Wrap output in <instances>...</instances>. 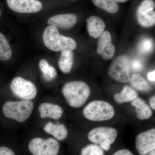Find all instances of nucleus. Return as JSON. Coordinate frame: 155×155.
<instances>
[{
  "label": "nucleus",
  "instance_id": "nucleus-1",
  "mask_svg": "<svg viewBox=\"0 0 155 155\" xmlns=\"http://www.w3.org/2000/svg\"><path fill=\"white\" fill-rule=\"evenodd\" d=\"M62 92L70 107L80 108L86 102L91 94V90L85 82L72 81L66 83Z\"/></svg>",
  "mask_w": 155,
  "mask_h": 155
},
{
  "label": "nucleus",
  "instance_id": "nucleus-2",
  "mask_svg": "<svg viewBox=\"0 0 155 155\" xmlns=\"http://www.w3.org/2000/svg\"><path fill=\"white\" fill-rule=\"evenodd\" d=\"M43 39L45 46L54 51L75 49L77 43L73 39L59 33L58 28L52 25L45 29Z\"/></svg>",
  "mask_w": 155,
  "mask_h": 155
},
{
  "label": "nucleus",
  "instance_id": "nucleus-3",
  "mask_svg": "<svg viewBox=\"0 0 155 155\" xmlns=\"http://www.w3.org/2000/svg\"><path fill=\"white\" fill-rule=\"evenodd\" d=\"M84 116L94 122H101L110 120L114 117L115 111L110 103L96 100L89 103L84 109Z\"/></svg>",
  "mask_w": 155,
  "mask_h": 155
},
{
  "label": "nucleus",
  "instance_id": "nucleus-4",
  "mask_svg": "<svg viewBox=\"0 0 155 155\" xmlns=\"http://www.w3.org/2000/svg\"><path fill=\"white\" fill-rule=\"evenodd\" d=\"M34 104L30 100L18 101H7L3 107L4 115L8 119H13L17 122H25L31 115Z\"/></svg>",
  "mask_w": 155,
  "mask_h": 155
},
{
  "label": "nucleus",
  "instance_id": "nucleus-5",
  "mask_svg": "<svg viewBox=\"0 0 155 155\" xmlns=\"http://www.w3.org/2000/svg\"><path fill=\"white\" fill-rule=\"evenodd\" d=\"M118 136L115 128L110 127H99L92 129L88 134V139L99 145L103 150H109Z\"/></svg>",
  "mask_w": 155,
  "mask_h": 155
},
{
  "label": "nucleus",
  "instance_id": "nucleus-6",
  "mask_svg": "<svg viewBox=\"0 0 155 155\" xmlns=\"http://www.w3.org/2000/svg\"><path fill=\"white\" fill-rule=\"evenodd\" d=\"M28 148L33 155H58L60 145L54 139L36 137L31 140Z\"/></svg>",
  "mask_w": 155,
  "mask_h": 155
},
{
  "label": "nucleus",
  "instance_id": "nucleus-7",
  "mask_svg": "<svg viewBox=\"0 0 155 155\" xmlns=\"http://www.w3.org/2000/svg\"><path fill=\"white\" fill-rule=\"evenodd\" d=\"M126 56H120L113 61L109 69L111 78L120 83H127L130 79V66Z\"/></svg>",
  "mask_w": 155,
  "mask_h": 155
},
{
  "label": "nucleus",
  "instance_id": "nucleus-8",
  "mask_svg": "<svg viewBox=\"0 0 155 155\" xmlns=\"http://www.w3.org/2000/svg\"><path fill=\"white\" fill-rule=\"evenodd\" d=\"M11 91L15 96L23 100H31L36 96L37 90L31 81L23 78H15L11 81Z\"/></svg>",
  "mask_w": 155,
  "mask_h": 155
},
{
  "label": "nucleus",
  "instance_id": "nucleus-9",
  "mask_svg": "<svg viewBox=\"0 0 155 155\" xmlns=\"http://www.w3.org/2000/svg\"><path fill=\"white\" fill-rule=\"evenodd\" d=\"M155 7L153 0H144L140 4L136 12L137 21L143 27H151L155 23Z\"/></svg>",
  "mask_w": 155,
  "mask_h": 155
},
{
  "label": "nucleus",
  "instance_id": "nucleus-10",
  "mask_svg": "<svg viewBox=\"0 0 155 155\" xmlns=\"http://www.w3.org/2000/svg\"><path fill=\"white\" fill-rule=\"evenodd\" d=\"M136 149L139 154L145 155L155 149V128L139 134L135 140Z\"/></svg>",
  "mask_w": 155,
  "mask_h": 155
},
{
  "label": "nucleus",
  "instance_id": "nucleus-11",
  "mask_svg": "<svg viewBox=\"0 0 155 155\" xmlns=\"http://www.w3.org/2000/svg\"><path fill=\"white\" fill-rule=\"evenodd\" d=\"M7 3L12 11L22 14L37 13L43 7L41 2L38 0H7Z\"/></svg>",
  "mask_w": 155,
  "mask_h": 155
},
{
  "label": "nucleus",
  "instance_id": "nucleus-12",
  "mask_svg": "<svg viewBox=\"0 0 155 155\" xmlns=\"http://www.w3.org/2000/svg\"><path fill=\"white\" fill-rule=\"evenodd\" d=\"M116 48L112 43L110 33L105 31L100 36L98 42L97 53L104 60H110L114 57Z\"/></svg>",
  "mask_w": 155,
  "mask_h": 155
},
{
  "label": "nucleus",
  "instance_id": "nucleus-13",
  "mask_svg": "<svg viewBox=\"0 0 155 155\" xmlns=\"http://www.w3.org/2000/svg\"><path fill=\"white\" fill-rule=\"evenodd\" d=\"M77 21V16L75 14H58L50 17L48 23L50 25L56 28L66 29L72 28Z\"/></svg>",
  "mask_w": 155,
  "mask_h": 155
},
{
  "label": "nucleus",
  "instance_id": "nucleus-14",
  "mask_svg": "<svg viewBox=\"0 0 155 155\" xmlns=\"http://www.w3.org/2000/svg\"><path fill=\"white\" fill-rule=\"evenodd\" d=\"M40 116L42 119L49 118L53 119H58L64 114V110L58 105L49 103H44L38 107Z\"/></svg>",
  "mask_w": 155,
  "mask_h": 155
},
{
  "label": "nucleus",
  "instance_id": "nucleus-15",
  "mask_svg": "<svg viewBox=\"0 0 155 155\" xmlns=\"http://www.w3.org/2000/svg\"><path fill=\"white\" fill-rule=\"evenodd\" d=\"M87 28L90 35L97 38L104 31L105 23L101 18L97 16H92L87 20Z\"/></svg>",
  "mask_w": 155,
  "mask_h": 155
},
{
  "label": "nucleus",
  "instance_id": "nucleus-16",
  "mask_svg": "<svg viewBox=\"0 0 155 155\" xmlns=\"http://www.w3.org/2000/svg\"><path fill=\"white\" fill-rule=\"evenodd\" d=\"M131 104L135 108L137 116L140 120L150 119L152 116L153 112L149 106L143 100L138 97L131 101Z\"/></svg>",
  "mask_w": 155,
  "mask_h": 155
},
{
  "label": "nucleus",
  "instance_id": "nucleus-17",
  "mask_svg": "<svg viewBox=\"0 0 155 155\" xmlns=\"http://www.w3.org/2000/svg\"><path fill=\"white\" fill-rule=\"evenodd\" d=\"M44 130L46 133L52 135L58 140H64L68 135V130L64 124H54L49 122L45 125Z\"/></svg>",
  "mask_w": 155,
  "mask_h": 155
},
{
  "label": "nucleus",
  "instance_id": "nucleus-18",
  "mask_svg": "<svg viewBox=\"0 0 155 155\" xmlns=\"http://www.w3.org/2000/svg\"><path fill=\"white\" fill-rule=\"evenodd\" d=\"M74 62V55L72 51H62L58 61V66L62 72L67 74L71 72Z\"/></svg>",
  "mask_w": 155,
  "mask_h": 155
},
{
  "label": "nucleus",
  "instance_id": "nucleus-19",
  "mask_svg": "<svg viewBox=\"0 0 155 155\" xmlns=\"http://www.w3.org/2000/svg\"><path fill=\"white\" fill-rule=\"evenodd\" d=\"M138 97V94L135 90L127 86L123 87L120 92L114 95V99L119 104L131 102Z\"/></svg>",
  "mask_w": 155,
  "mask_h": 155
},
{
  "label": "nucleus",
  "instance_id": "nucleus-20",
  "mask_svg": "<svg viewBox=\"0 0 155 155\" xmlns=\"http://www.w3.org/2000/svg\"><path fill=\"white\" fill-rule=\"evenodd\" d=\"M39 67L42 73L43 78L46 81H51L57 77V70L54 67L49 64L45 59H41L40 61Z\"/></svg>",
  "mask_w": 155,
  "mask_h": 155
},
{
  "label": "nucleus",
  "instance_id": "nucleus-21",
  "mask_svg": "<svg viewBox=\"0 0 155 155\" xmlns=\"http://www.w3.org/2000/svg\"><path fill=\"white\" fill-rule=\"evenodd\" d=\"M130 84L137 90L143 92H148L150 87L144 78L137 73L134 74L130 77Z\"/></svg>",
  "mask_w": 155,
  "mask_h": 155
},
{
  "label": "nucleus",
  "instance_id": "nucleus-22",
  "mask_svg": "<svg viewBox=\"0 0 155 155\" xmlns=\"http://www.w3.org/2000/svg\"><path fill=\"white\" fill-rule=\"evenodd\" d=\"M95 5L111 14L118 12L119 6L114 0H92Z\"/></svg>",
  "mask_w": 155,
  "mask_h": 155
},
{
  "label": "nucleus",
  "instance_id": "nucleus-23",
  "mask_svg": "<svg viewBox=\"0 0 155 155\" xmlns=\"http://www.w3.org/2000/svg\"><path fill=\"white\" fill-rule=\"evenodd\" d=\"M12 55V50L8 42L4 35L0 33V60L8 61Z\"/></svg>",
  "mask_w": 155,
  "mask_h": 155
},
{
  "label": "nucleus",
  "instance_id": "nucleus-24",
  "mask_svg": "<svg viewBox=\"0 0 155 155\" xmlns=\"http://www.w3.org/2000/svg\"><path fill=\"white\" fill-rule=\"evenodd\" d=\"M80 155H104V152L99 145L90 144L81 150Z\"/></svg>",
  "mask_w": 155,
  "mask_h": 155
},
{
  "label": "nucleus",
  "instance_id": "nucleus-25",
  "mask_svg": "<svg viewBox=\"0 0 155 155\" xmlns=\"http://www.w3.org/2000/svg\"><path fill=\"white\" fill-rule=\"evenodd\" d=\"M153 48V41L150 38L144 39L140 42L139 46V50L142 54H148L151 51Z\"/></svg>",
  "mask_w": 155,
  "mask_h": 155
},
{
  "label": "nucleus",
  "instance_id": "nucleus-26",
  "mask_svg": "<svg viewBox=\"0 0 155 155\" xmlns=\"http://www.w3.org/2000/svg\"><path fill=\"white\" fill-rule=\"evenodd\" d=\"M130 67L135 71H141L143 69V64L138 59H134L130 64Z\"/></svg>",
  "mask_w": 155,
  "mask_h": 155
},
{
  "label": "nucleus",
  "instance_id": "nucleus-27",
  "mask_svg": "<svg viewBox=\"0 0 155 155\" xmlns=\"http://www.w3.org/2000/svg\"><path fill=\"white\" fill-rule=\"evenodd\" d=\"M0 155H15L13 150L8 147H0Z\"/></svg>",
  "mask_w": 155,
  "mask_h": 155
},
{
  "label": "nucleus",
  "instance_id": "nucleus-28",
  "mask_svg": "<svg viewBox=\"0 0 155 155\" xmlns=\"http://www.w3.org/2000/svg\"><path fill=\"white\" fill-rule=\"evenodd\" d=\"M113 155H134L131 152L127 149H122L117 151Z\"/></svg>",
  "mask_w": 155,
  "mask_h": 155
},
{
  "label": "nucleus",
  "instance_id": "nucleus-29",
  "mask_svg": "<svg viewBox=\"0 0 155 155\" xmlns=\"http://www.w3.org/2000/svg\"><path fill=\"white\" fill-rule=\"evenodd\" d=\"M148 78L149 80L152 81H155V71L154 70L152 72H150L148 74Z\"/></svg>",
  "mask_w": 155,
  "mask_h": 155
},
{
  "label": "nucleus",
  "instance_id": "nucleus-30",
  "mask_svg": "<svg viewBox=\"0 0 155 155\" xmlns=\"http://www.w3.org/2000/svg\"><path fill=\"white\" fill-rule=\"evenodd\" d=\"M150 105L153 110H155V97H152L150 99Z\"/></svg>",
  "mask_w": 155,
  "mask_h": 155
},
{
  "label": "nucleus",
  "instance_id": "nucleus-31",
  "mask_svg": "<svg viewBox=\"0 0 155 155\" xmlns=\"http://www.w3.org/2000/svg\"><path fill=\"white\" fill-rule=\"evenodd\" d=\"M116 2L123 3L127 2L128 0H114Z\"/></svg>",
  "mask_w": 155,
  "mask_h": 155
},
{
  "label": "nucleus",
  "instance_id": "nucleus-32",
  "mask_svg": "<svg viewBox=\"0 0 155 155\" xmlns=\"http://www.w3.org/2000/svg\"><path fill=\"white\" fill-rule=\"evenodd\" d=\"M149 153H150L149 155H155V150H154L152 151L151 152Z\"/></svg>",
  "mask_w": 155,
  "mask_h": 155
},
{
  "label": "nucleus",
  "instance_id": "nucleus-33",
  "mask_svg": "<svg viewBox=\"0 0 155 155\" xmlns=\"http://www.w3.org/2000/svg\"><path fill=\"white\" fill-rule=\"evenodd\" d=\"M1 10H0V17H1Z\"/></svg>",
  "mask_w": 155,
  "mask_h": 155
}]
</instances>
